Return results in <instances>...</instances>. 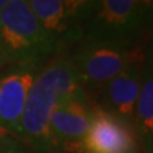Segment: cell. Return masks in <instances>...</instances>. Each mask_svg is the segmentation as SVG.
<instances>
[{"label": "cell", "instance_id": "9c48e42d", "mask_svg": "<svg viewBox=\"0 0 153 153\" xmlns=\"http://www.w3.org/2000/svg\"><path fill=\"white\" fill-rule=\"evenodd\" d=\"M143 56L139 51L98 94L100 108L134 126V111L142 82Z\"/></svg>", "mask_w": 153, "mask_h": 153}, {"label": "cell", "instance_id": "6da1fadb", "mask_svg": "<svg viewBox=\"0 0 153 153\" xmlns=\"http://www.w3.org/2000/svg\"><path fill=\"white\" fill-rule=\"evenodd\" d=\"M87 94L71 65L68 54L51 56L38 71L21 119L18 139L36 153H59L54 149L49 133L52 111L61 101Z\"/></svg>", "mask_w": 153, "mask_h": 153}, {"label": "cell", "instance_id": "8992f818", "mask_svg": "<svg viewBox=\"0 0 153 153\" xmlns=\"http://www.w3.org/2000/svg\"><path fill=\"white\" fill-rule=\"evenodd\" d=\"M94 103L88 94L61 101L52 111L49 133L59 153H82V144L91 126Z\"/></svg>", "mask_w": 153, "mask_h": 153}, {"label": "cell", "instance_id": "30bf717a", "mask_svg": "<svg viewBox=\"0 0 153 153\" xmlns=\"http://www.w3.org/2000/svg\"><path fill=\"white\" fill-rule=\"evenodd\" d=\"M134 129L140 148L153 153V65L143 59L142 82L134 111Z\"/></svg>", "mask_w": 153, "mask_h": 153}, {"label": "cell", "instance_id": "3957f363", "mask_svg": "<svg viewBox=\"0 0 153 153\" xmlns=\"http://www.w3.org/2000/svg\"><path fill=\"white\" fill-rule=\"evenodd\" d=\"M55 49L27 0H8L0 10V61L9 66L46 61Z\"/></svg>", "mask_w": 153, "mask_h": 153}, {"label": "cell", "instance_id": "7a4b0ae2", "mask_svg": "<svg viewBox=\"0 0 153 153\" xmlns=\"http://www.w3.org/2000/svg\"><path fill=\"white\" fill-rule=\"evenodd\" d=\"M153 0H85L82 27L92 41L140 44Z\"/></svg>", "mask_w": 153, "mask_h": 153}, {"label": "cell", "instance_id": "7c38bea8", "mask_svg": "<svg viewBox=\"0 0 153 153\" xmlns=\"http://www.w3.org/2000/svg\"><path fill=\"white\" fill-rule=\"evenodd\" d=\"M140 52L143 59L153 65V4H152V13L148 22V26L146 28L143 37L140 40Z\"/></svg>", "mask_w": 153, "mask_h": 153}, {"label": "cell", "instance_id": "52a82bcc", "mask_svg": "<svg viewBox=\"0 0 153 153\" xmlns=\"http://www.w3.org/2000/svg\"><path fill=\"white\" fill-rule=\"evenodd\" d=\"M46 61L18 63L0 71V129L17 138L28 93Z\"/></svg>", "mask_w": 153, "mask_h": 153}, {"label": "cell", "instance_id": "5bb4252c", "mask_svg": "<svg viewBox=\"0 0 153 153\" xmlns=\"http://www.w3.org/2000/svg\"><path fill=\"white\" fill-rule=\"evenodd\" d=\"M4 68H5V66H4V65L1 64V61H0V71H1V70H3Z\"/></svg>", "mask_w": 153, "mask_h": 153}, {"label": "cell", "instance_id": "277c9868", "mask_svg": "<svg viewBox=\"0 0 153 153\" xmlns=\"http://www.w3.org/2000/svg\"><path fill=\"white\" fill-rule=\"evenodd\" d=\"M140 44L130 41L105 42L83 38L68 54L83 89L91 97L115 78L140 51Z\"/></svg>", "mask_w": 153, "mask_h": 153}, {"label": "cell", "instance_id": "5b68a950", "mask_svg": "<svg viewBox=\"0 0 153 153\" xmlns=\"http://www.w3.org/2000/svg\"><path fill=\"white\" fill-rule=\"evenodd\" d=\"M54 45L55 55L84 38L82 19L85 0H27Z\"/></svg>", "mask_w": 153, "mask_h": 153}, {"label": "cell", "instance_id": "4fadbf2b", "mask_svg": "<svg viewBox=\"0 0 153 153\" xmlns=\"http://www.w3.org/2000/svg\"><path fill=\"white\" fill-rule=\"evenodd\" d=\"M7 3H8V0H0V10L7 5Z\"/></svg>", "mask_w": 153, "mask_h": 153}, {"label": "cell", "instance_id": "8fae6325", "mask_svg": "<svg viewBox=\"0 0 153 153\" xmlns=\"http://www.w3.org/2000/svg\"><path fill=\"white\" fill-rule=\"evenodd\" d=\"M0 153H36L3 129H0Z\"/></svg>", "mask_w": 153, "mask_h": 153}, {"label": "cell", "instance_id": "ba28073f", "mask_svg": "<svg viewBox=\"0 0 153 153\" xmlns=\"http://www.w3.org/2000/svg\"><path fill=\"white\" fill-rule=\"evenodd\" d=\"M139 151L140 144L134 126L94 103L82 153H139Z\"/></svg>", "mask_w": 153, "mask_h": 153}]
</instances>
